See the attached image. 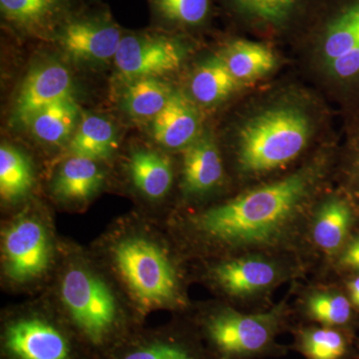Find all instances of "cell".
I'll list each match as a JSON object with an SVG mask.
<instances>
[{"mask_svg": "<svg viewBox=\"0 0 359 359\" xmlns=\"http://www.w3.org/2000/svg\"><path fill=\"white\" fill-rule=\"evenodd\" d=\"M316 177L311 168L299 170L196 215L191 226L202 240L228 249L276 244L292 230Z\"/></svg>", "mask_w": 359, "mask_h": 359, "instance_id": "1", "label": "cell"}, {"mask_svg": "<svg viewBox=\"0 0 359 359\" xmlns=\"http://www.w3.org/2000/svg\"><path fill=\"white\" fill-rule=\"evenodd\" d=\"M67 256L59 269V304L54 306L92 359H99L140 327V321L100 266L83 255Z\"/></svg>", "mask_w": 359, "mask_h": 359, "instance_id": "2", "label": "cell"}, {"mask_svg": "<svg viewBox=\"0 0 359 359\" xmlns=\"http://www.w3.org/2000/svg\"><path fill=\"white\" fill-rule=\"evenodd\" d=\"M104 256L139 321L152 311L185 306L176 263L156 231L130 224L115 230L104 244Z\"/></svg>", "mask_w": 359, "mask_h": 359, "instance_id": "3", "label": "cell"}, {"mask_svg": "<svg viewBox=\"0 0 359 359\" xmlns=\"http://www.w3.org/2000/svg\"><path fill=\"white\" fill-rule=\"evenodd\" d=\"M1 359H92L55 306L7 313L0 330Z\"/></svg>", "mask_w": 359, "mask_h": 359, "instance_id": "4", "label": "cell"}, {"mask_svg": "<svg viewBox=\"0 0 359 359\" xmlns=\"http://www.w3.org/2000/svg\"><path fill=\"white\" fill-rule=\"evenodd\" d=\"M283 325V304L256 314L222 306L203 314L194 330L215 359H254L280 353L276 337Z\"/></svg>", "mask_w": 359, "mask_h": 359, "instance_id": "5", "label": "cell"}, {"mask_svg": "<svg viewBox=\"0 0 359 359\" xmlns=\"http://www.w3.org/2000/svg\"><path fill=\"white\" fill-rule=\"evenodd\" d=\"M311 123L301 110L278 107L259 113L238 134V162L245 173L261 174L294 161L311 136Z\"/></svg>", "mask_w": 359, "mask_h": 359, "instance_id": "6", "label": "cell"}, {"mask_svg": "<svg viewBox=\"0 0 359 359\" xmlns=\"http://www.w3.org/2000/svg\"><path fill=\"white\" fill-rule=\"evenodd\" d=\"M57 264L51 224L40 212L25 211L1 233V271L11 287H36Z\"/></svg>", "mask_w": 359, "mask_h": 359, "instance_id": "7", "label": "cell"}, {"mask_svg": "<svg viewBox=\"0 0 359 359\" xmlns=\"http://www.w3.org/2000/svg\"><path fill=\"white\" fill-rule=\"evenodd\" d=\"M122 37L121 28L108 11L80 8L63 23L54 39L74 60L101 63L115 58Z\"/></svg>", "mask_w": 359, "mask_h": 359, "instance_id": "8", "label": "cell"}, {"mask_svg": "<svg viewBox=\"0 0 359 359\" xmlns=\"http://www.w3.org/2000/svg\"><path fill=\"white\" fill-rule=\"evenodd\" d=\"M184 50L178 40L157 32L123 34L115 55L118 70L127 79L162 76L179 69Z\"/></svg>", "mask_w": 359, "mask_h": 359, "instance_id": "9", "label": "cell"}, {"mask_svg": "<svg viewBox=\"0 0 359 359\" xmlns=\"http://www.w3.org/2000/svg\"><path fill=\"white\" fill-rule=\"evenodd\" d=\"M99 359H215L192 330L137 327Z\"/></svg>", "mask_w": 359, "mask_h": 359, "instance_id": "10", "label": "cell"}, {"mask_svg": "<svg viewBox=\"0 0 359 359\" xmlns=\"http://www.w3.org/2000/svg\"><path fill=\"white\" fill-rule=\"evenodd\" d=\"M327 72L359 90V0H351L327 25L323 43Z\"/></svg>", "mask_w": 359, "mask_h": 359, "instance_id": "11", "label": "cell"}, {"mask_svg": "<svg viewBox=\"0 0 359 359\" xmlns=\"http://www.w3.org/2000/svg\"><path fill=\"white\" fill-rule=\"evenodd\" d=\"M83 0H0L2 22L22 36L52 39Z\"/></svg>", "mask_w": 359, "mask_h": 359, "instance_id": "12", "label": "cell"}, {"mask_svg": "<svg viewBox=\"0 0 359 359\" xmlns=\"http://www.w3.org/2000/svg\"><path fill=\"white\" fill-rule=\"evenodd\" d=\"M72 89L69 70L60 63L35 66L21 85L14 108V120L20 124L29 125L40 111L72 96Z\"/></svg>", "mask_w": 359, "mask_h": 359, "instance_id": "13", "label": "cell"}, {"mask_svg": "<svg viewBox=\"0 0 359 359\" xmlns=\"http://www.w3.org/2000/svg\"><path fill=\"white\" fill-rule=\"evenodd\" d=\"M212 280L226 292L236 297L259 294L280 278V269L262 257H242L226 259L212 266Z\"/></svg>", "mask_w": 359, "mask_h": 359, "instance_id": "14", "label": "cell"}, {"mask_svg": "<svg viewBox=\"0 0 359 359\" xmlns=\"http://www.w3.org/2000/svg\"><path fill=\"white\" fill-rule=\"evenodd\" d=\"M224 166L211 135L198 137L184 149L182 188L187 196H202L221 185Z\"/></svg>", "mask_w": 359, "mask_h": 359, "instance_id": "15", "label": "cell"}, {"mask_svg": "<svg viewBox=\"0 0 359 359\" xmlns=\"http://www.w3.org/2000/svg\"><path fill=\"white\" fill-rule=\"evenodd\" d=\"M200 119L192 101L174 92L162 111L152 120V135L168 149H185L198 138Z\"/></svg>", "mask_w": 359, "mask_h": 359, "instance_id": "16", "label": "cell"}, {"mask_svg": "<svg viewBox=\"0 0 359 359\" xmlns=\"http://www.w3.org/2000/svg\"><path fill=\"white\" fill-rule=\"evenodd\" d=\"M104 172L97 161L71 156L59 168L52 182V194L61 203L82 205L103 185Z\"/></svg>", "mask_w": 359, "mask_h": 359, "instance_id": "17", "label": "cell"}, {"mask_svg": "<svg viewBox=\"0 0 359 359\" xmlns=\"http://www.w3.org/2000/svg\"><path fill=\"white\" fill-rule=\"evenodd\" d=\"M128 173L136 190L148 200L163 199L173 186V166L169 158L156 151H133L128 160Z\"/></svg>", "mask_w": 359, "mask_h": 359, "instance_id": "18", "label": "cell"}, {"mask_svg": "<svg viewBox=\"0 0 359 359\" xmlns=\"http://www.w3.org/2000/svg\"><path fill=\"white\" fill-rule=\"evenodd\" d=\"M354 222L353 205L341 197H332L316 212L313 224L314 243L327 254H335L346 245Z\"/></svg>", "mask_w": 359, "mask_h": 359, "instance_id": "19", "label": "cell"}, {"mask_svg": "<svg viewBox=\"0 0 359 359\" xmlns=\"http://www.w3.org/2000/svg\"><path fill=\"white\" fill-rule=\"evenodd\" d=\"M294 348L306 359H351L354 355L351 332L325 325L299 328Z\"/></svg>", "mask_w": 359, "mask_h": 359, "instance_id": "20", "label": "cell"}, {"mask_svg": "<svg viewBox=\"0 0 359 359\" xmlns=\"http://www.w3.org/2000/svg\"><path fill=\"white\" fill-rule=\"evenodd\" d=\"M117 135L112 123L100 116L81 118L69 144L72 156L97 161L106 160L117 149Z\"/></svg>", "mask_w": 359, "mask_h": 359, "instance_id": "21", "label": "cell"}, {"mask_svg": "<svg viewBox=\"0 0 359 359\" xmlns=\"http://www.w3.org/2000/svg\"><path fill=\"white\" fill-rule=\"evenodd\" d=\"M221 56L238 82L259 79L276 65L275 54L268 46L247 40L231 42Z\"/></svg>", "mask_w": 359, "mask_h": 359, "instance_id": "22", "label": "cell"}, {"mask_svg": "<svg viewBox=\"0 0 359 359\" xmlns=\"http://www.w3.org/2000/svg\"><path fill=\"white\" fill-rule=\"evenodd\" d=\"M79 119V108L72 96L61 99L40 111L29 126L33 135L44 143L56 145L74 134Z\"/></svg>", "mask_w": 359, "mask_h": 359, "instance_id": "23", "label": "cell"}, {"mask_svg": "<svg viewBox=\"0 0 359 359\" xmlns=\"http://www.w3.org/2000/svg\"><path fill=\"white\" fill-rule=\"evenodd\" d=\"M238 83L223 57L214 56L205 60L194 72L191 93L198 102L212 106L228 98L235 91Z\"/></svg>", "mask_w": 359, "mask_h": 359, "instance_id": "24", "label": "cell"}, {"mask_svg": "<svg viewBox=\"0 0 359 359\" xmlns=\"http://www.w3.org/2000/svg\"><path fill=\"white\" fill-rule=\"evenodd\" d=\"M172 93L169 86L156 77L130 80L123 93V107L135 119L153 120Z\"/></svg>", "mask_w": 359, "mask_h": 359, "instance_id": "25", "label": "cell"}, {"mask_svg": "<svg viewBox=\"0 0 359 359\" xmlns=\"http://www.w3.org/2000/svg\"><path fill=\"white\" fill-rule=\"evenodd\" d=\"M33 186V169L25 153L13 146L0 148V195L4 203L20 202Z\"/></svg>", "mask_w": 359, "mask_h": 359, "instance_id": "26", "label": "cell"}, {"mask_svg": "<svg viewBox=\"0 0 359 359\" xmlns=\"http://www.w3.org/2000/svg\"><path fill=\"white\" fill-rule=\"evenodd\" d=\"M155 20L179 27L204 25L211 11L210 0H148Z\"/></svg>", "mask_w": 359, "mask_h": 359, "instance_id": "27", "label": "cell"}, {"mask_svg": "<svg viewBox=\"0 0 359 359\" xmlns=\"http://www.w3.org/2000/svg\"><path fill=\"white\" fill-rule=\"evenodd\" d=\"M351 299L337 292H318L309 297L306 313L311 320L325 327L346 328L353 323Z\"/></svg>", "mask_w": 359, "mask_h": 359, "instance_id": "28", "label": "cell"}, {"mask_svg": "<svg viewBox=\"0 0 359 359\" xmlns=\"http://www.w3.org/2000/svg\"><path fill=\"white\" fill-rule=\"evenodd\" d=\"M243 13L264 22H283L289 18L299 0H231Z\"/></svg>", "mask_w": 359, "mask_h": 359, "instance_id": "29", "label": "cell"}, {"mask_svg": "<svg viewBox=\"0 0 359 359\" xmlns=\"http://www.w3.org/2000/svg\"><path fill=\"white\" fill-rule=\"evenodd\" d=\"M339 264L342 268L359 271V233L344 245Z\"/></svg>", "mask_w": 359, "mask_h": 359, "instance_id": "30", "label": "cell"}, {"mask_svg": "<svg viewBox=\"0 0 359 359\" xmlns=\"http://www.w3.org/2000/svg\"><path fill=\"white\" fill-rule=\"evenodd\" d=\"M353 135L349 170H351L354 189L359 195V122L355 125V129H354Z\"/></svg>", "mask_w": 359, "mask_h": 359, "instance_id": "31", "label": "cell"}, {"mask_svg": "<svg viewBox=\"0 0 359 359\" xmlns=\"http://www.w3.org/2000/svg\"><path fill=\"white\" fill-rule=\"evenodd\" d=\"M348 294L351 304L359 311V275L348 283Z\"/></svg>", "mask_w": 359, "mask_h": 359, "instance_id": "32", "label": "cell"}]
</instances>
